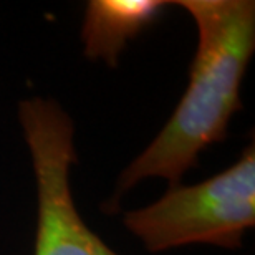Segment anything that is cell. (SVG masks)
Masks as SVG:
<instances>
[{"label":"cell","mask_w":255,"mask_h":255,"mask_svg":"<svg viewBox=\"0 0 255 255\" xmlns=\"http://www.w3.org/2000/svg\"><path fill=\"white\" fill-rule=\"evenodd\" d=\"M125 226L149 252L191 244L241 247L255 226V144L226 171L194 186L169 187L154 204L126 212Z\"/></svg>","instance_id":"obj_2"},{"label":"cell","mask_w":255,"mask_h":255,"mask_svg":"<svg viewBox=\"0 0 255 255\" xmlns=\"http://www.w3.org/2000/svg\"><path fill=\"white\" fill-rule=\"evenodd\" d=\"M18 120L32 156L37 181L38 219L35 255H120L86 226L70 189L76 162L75 126L52 98L18 103Z\"/></svg>","instance_id":"obj_3"},{"label":"cell","mask_w":255,"mask_h":255,"mask_svg":"<svg viewBox=\"0 0 255 255\" xmlns=\"http://www.w3.org/2000/svg\"><path fill=\"white\" fill-rule=\"evenodd\" d=\"M197 27V50L189 86L149 146L121 172L113 196L101 209L115 212L137 182L161 177L169 187L197 166L207 146L227 136L232 115L242 108L241 83L255 50L254 0H179Z\"/></svg>","instance_id":"obj_1"},{"label":"cell","mask_w":255,"mask_h":255,"mask_svg":"<svg viewBox=\"0 0 255 255\" xmlns=\"http://www.w3.org/2000/svg\"><path fill=\"white\" fill-rule=\"evenodd\" d=\"M166 5L159 0H91L81 28L85 57L116 66L126 43L156 22Z\"/></svg>","instance_id":"obj_4"}]
</instances>
